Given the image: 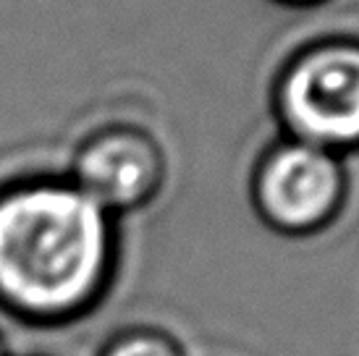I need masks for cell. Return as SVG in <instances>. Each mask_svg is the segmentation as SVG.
<instances>
[{
  "label": "cell",
  "instance_id": "7",
  "mask_svg": "<svg viewBox=\"0 0 359 356\" xmlns=\"http://www.w3.org/2000/svg\"><path fill=\"white\" fill-rule=\"evenodd\" d=\"M0 356H3V346H0Z\"/></svg>",
  "mask_w": 359,
  "mask_h": 356
},
{
  "label": "cell",
  "instance_id": "3",
  "mask_svg": "<svg viewBox=\"0 0 359 356\" xmlns=\"http://www.w3.org/2000/svg\"><path fill=\"white\" fill-rule=\"evenodd\" d=\"M255 207L283 233H312L339 215L346 170L339 155L286 139L265 152L252 178Z\"/></svg>",
  "mask_w": 359,
  "mask_h": 356
},
{
  "label": "cell",
  "instance_id": "2",
  "mask_svg": "<svg viewBox=\"0 0 359 356\" xmlns=\"http://www.w3.org/2000/svg\"><path fill=\"white\" fill-rule=\"evenodd\" d=\"M289 139L346 155L359 149V42L325 40L289 60L276 81Z\"/></svg>",
  "mask_w": 359,
  "mask_h": 356
},
{
  "label": "cell",
  "instance_id": "5",
  "mask_svg": "<svg viewBox=\"0 0 359 356\" xmlns=\"http://www.w3.org/2000/svg\"><path fill=\"white\" fill-rule=\"evenodd\" d=\"M105 356H179V351L170 346V341L155 333H134L121 338L116 346Z\"/></svg>",
  "mask_w": 359,
  "mask_h": 356
},
{
  "label": "cell",
  "instance_id": "1",
  "mask_svg": "<svg viewBox=\"0 0 359 356\" xmlns=\"http://www.w3.org/2000/svg\"><path fill=\"white\" fill-rule=\"evenodd\" d=\"M113 249V215L74 181L0 189V301L13 312H79L105 286Z\"/></svg>",
  "mask_w": 359,
  "mask_h": 356
},
{
  "label": "cell",
  "instance_id": "4",
  "mask_svg": "<svg viewBox=\"0 0 359 356\" xmlns=\"http://www.w3.org/2000/svg\"><path fill=\"white\" fill-rule=\"evenodd\" d=\"M163 158L158 144L140 131L113 129L84 142L74 160L76 186L102 210L116 215L121 210L144 205L163 181Z\"/></svg>",
  "mask_w": 359,
  "mask_h": 356
},
{
  "label": "cell",
  "instance_id": "6",
  "mask_svg": "<svg viewBox=\"0 0 359 356\" xmlns=\"http://www.w3.org/2000/svg\"><path fill=\"white\" fill-rule=\"evenodd\" d=\"M276 3H283V6H291V8H309V6H318V3H325V0H276Z\"/></svg>",
  "mask_w": 359,
  "mask_h": 356
}]
</instances>
